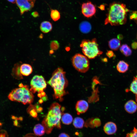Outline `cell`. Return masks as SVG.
Here are the masks:
<instances>
[{"label":"cell","mask_w":137,"mask_h":137,"mask_svg":"<svg viewBox=\"0 0 137 137\" xmlns=\"http://www.w3.org/2000/svg\"><path fill=\"white\" fill-rule=\"evenodd\" d=\"M121 43L120 40L117 39L113 38L108 42L109 48L114 50H117L121 46Z\"/></svg>","instance_id":"ac0fdd59"},{"label":"cell","mask_w":137,"mask_h":137,"mask_svg":"<svg viewBox=\"0 0 137 137\" xmlns=\"http://www.w3.org/2000/svg\"><path fill=\"white\" fill-rule=\"evenodd\" d=\"M130 19L131 20H137V12L134 11L132 12L130 16Z\"/></svg>","instance_id":"83f0119b"},{"label":"cell","mask_w":137,"mask_h":137,"mask_svg":"<svg viewBox=\"0 0 137 137\" xmlns=\"http://www.w3.org/2000/svg\"></svg>","instance_id":"f35d334b"},{"label":"cell","mask_w":137,"mask_h":137,"mask_svg":"<svg viewBox=\"0 0 137 137\" xmlns=\"http://www.w3.org/2000/svg\"><path fill=\"white\" fill-rule=\"evenodd\" d=\"M9 2L12 3H14L16 2V0H7Z\"/></svg>","instance_id":"e575fe53"},{"label":"cell","mask_w":137,"mask_h":137,"mask_svg":"<svg viewBox=\"0 0 137 137\" xmlns=\"http://www.w3.org/2000/svg\"><path fill=\"white\" fill-rule=\"evenodd\" d=\"M103 129L106 134L111 135L116 133L117 130V127L115 123L112 122H109L105 124Z\"/></svg>","instance_id":"8fae6325"},{"label":"cell","mask_w":137,"mask_h":137,"mask_svg":"<svg viewBox=\"0 0 137 137\" xmlns=\"http://www.w3.org/2000/svg\"><path fill=\"white\" fill-rule=\"evenodd\" d=\"M61 119L62 123L66 125H69L71 124L73 120L72 116L68 113H62Z\"/></svg>","instance_id":"44dd1931"},{"label":"cell","mask_w":137,"mask_h":137,"mask_svg":"<svg viewBox=\"0 0 137 137\" xmlns=\"http://www.w3.org/2000/svg\"><path fill=\"white\" fill-rule=\"evenodd\" d=\"M132 48L134 49H137V42H133L131 45Z\"/></svg>","instance_id":"4dcf8cb0"},{"label":"cell","mask_w":137,"mask_h":137,"mask_svg":"<svg viewBox=\"0 0 137 137\" xmlns=\"http://www.w3.org/2000/svg\"><path fill=\"white\" fill-rule=\"evenodd\" d=\"M84 121L83 119L79 117H77L74 118L73 121V125L75 128L81 129L84 126Z\"/></svg>","instance_id":"603a6c76"},{"label":"cell","mask_w":137,"mask_h":137,"mask_svg":"<svg viewBox=\"0 0 137 137\" xmlns=\"http://www.w3.org/2000/svg\"><path fill=\"white\" fill-rule=\"evenodd\" d=\"M121 52L126 57L131 55L132 53V51L130 48L127 44H122L120 47Z\"/></svg>","instance_id":"7402d4cb"},{"label":"cell","mask_w":137,"mask_h":137,"mask_svg":"<svg viewBox=\"0 0 137 137\" xmlns=\"http://www.w3.org/2000/svg\"><path fill=\"white\" fill-rule=\"evenodd\" d=\"M101 124L100 119L98 118L91 119L86 122L85 124V127H89L91 128H94L100 126Z\"/></svg>","instance_id":"d6986e66"},{"label":"cell","mask_w":137,"mask_h":137,"mask_svg":"<svg viewBox=\"0 0 137 137\" xmlns=\"http://www.w3.org/2000/svg\"><path fill=\"white\" fill-rule=\"evenodd\" d=\"M79 29L81 32L83 33H87L91 31V26L89 22L84 21L82 22L79 25Z\"/></svg>","instance_id":"ffe728a7"},{"label":"cell","mask_w":137,"mask_h":137,"mask_svg":"<svg viewBox=\"0 0 137 137\" xmlns=\"http://www.w3.org/2000/svg\"><path fill=\"white\" fill-rule=\"evenodd\" d=\"M80 46L83 54L89 59H94L103 53L99 49L96 39L95 38L91 40H83Z\"/></svg>","instance_id":"5b68a950"},{"label":"cell","mask_w":137,"mask_h":137,"mask_svg":"<svg viewBox=\"0 0 137 137\" xmlns=\"http://www.w3.org/2000/svg\"><path fill=\"white\" fill-rule=\"evenodd\" d=\"M103 59V61L104 62H106L107 61V58H105Z\"/></svg>","instance_id":"d590c367"},{"label":"cell","mask_w":137,"mask_h":137,"mask_svg":"<svg viewBox=\"0 0 137 137\" xmlns=\"http://www.w3.org/2000/svg\"><path fill=\"white\" fill-rule=\"evenodd\" d=\"M129 11L123 4L112 3L108 8L105 24L109 23L112 26H118L125 24L127 21V13Z\"/></svg>","instance_id":"6da1fadb"},{"label":"cell","mask_w":137,"mask_h":137,"mask_svg":"<svg viewBox=\"0 0 137 137\" xmlns=\"http://www.w3.org/2000/svg\"><path fill=\"white\" fill-rule=\"evenodd\" d=\"M129 90L136 95H137V77H133Z\"/></svg>","instance_id":"cb8c5ba5"},{"label":"cell","mask_w":137,"mask_h":137,"mask_svg":"<svg viewBox=\"0 0 137 137\" xmlns=\"http://www.w3.org/2000/svg\"><path fill=\"white\" fill-rule=\"evenodd\" d=\"M117 39L119 40H122L123 38V36L122 35L119 34L117 35Z\"/></svg>","instance_id":"836d02e7"},{"label":"cell","mask_w":137,"mask_h":137,"mask_svg":"<svg viewBox=\"0 0 137 137\" xmlns=\"http://www.w3.org/2000/svg\"><path fill=\"white\" fill-rule=\"evenodd\" d=\"M124 108L125 111L128 113H133L137 110V104L133 100H129L125 104Z\"/></svg>","instance_id":"7c38bea8"},{"label":"cell","mask_w":137,"mask_h":137,"mask_svg":"<svg viewBox=\"0 0 137 137\" xmlns=\"http://www.w3.org/2000/svg\"><path fill=\"white\" fill-rule=\"evenodd\" d=\"M53 52H54V50L51 49V50H50V54H53Z\"/></svg>","instance_id":"8d00e7d4"},{"label":"cell","mask_w":137,"mask_h":137,"mask_svg":"<svg viewBox=\"0 0 137 137\" xmlns=\"http://www.w3.org/2000/svg\"><path fill=\"white\" fill-rule=\"evenodd\" d=\"M16 2L19 8L21 15L31 9L35 2L32 0H16Z\"/></svg>","instance_id":"ba28073f"},{"label":"cell","mask_w":137,"mask_h":137,"mask_svg":"<svg viewBox=\"0 0 137 137\" xmlns=\"http://www.w3.org/2000/svg\"><path fill=\"white\" fill-rule=\"evenodd\" d=\"M71 60L73 67L78 71L85 73L89 70V61L88 58L85 55L76 54L72 57Z\"/></svg>","instance_id":"52a82bcc"},{"label":"cell","mask_w":137,"mask_h":137,"mask_svg":"<svg viewBox=\"0 0 137 137\" xmlns=\"http://www.w3.org/2000/svg\"><path fill=\"white\" fill-rule=\"evenodd\" d=\"M58 137H70L69 135L67 133H62L59 135Z\"/></svg>","instance_id":"1f68e13d"},{"label":"cell","mask_w":137,"mask_h":137,"mask_svg":"<svg viewBox=\"0 0 137 137\" xmlns=\"http://www.w3.org/2000/svg\"><path fill=\"white\" fill-rule=\"evenodd\" d=\"M129 64L127 62L123 60L120 61L116 65V68L119 73H124L128 70Z\"/></svg>","instance_id":"2e32d148"},{"label":"cell","mask_w":137,"mask_h":137,"mask_svg":"<svg viewBox=\"0 0 137 137\" xmlns=\"http://www.w3.org/2000/svg\"><path fill=\"white\" fill-rule=\"evenodd\" d=\"M32 16L34 18H37L39 16L38 12L36 11L33 12L31 13Z\"/></svg>","instance_id":"d6a6232c"},{"label":"cell","mask_w":137,"mask_h":137,"mask_svg":"<svg viewBox=\"0 0 137 137\" xmlns=\"http://www.w3.org/2000/svg\"><path fill=\"white\" fill-rule=\"evenodd\" d=\"M126 137H137V129L134 128L133 131L127 134Z\"/></svg>","instance_id":"4316f807"},{"label":"cell","mask_w":137,"mask_h":137,"mask_svg":"<svg viewBox=\"0 0 137 137\" xmlns=\"http://www.w3.org/2000/svg\"><path fill=\"white\" fill-rule=\"evenodd\" d=\"M46 81L43 77L36 75L33 77L31 81V88L30 90L33 93L38 92V96L41 97L45 95L44 90L46 88Z\"/></svg>","instance_id":"8992f818"},{"label":"cell","mask_w":137,"mask_h":137,"mask_svg":"<svg viewBox=\"0 0 137 137\" xmlns=\"http://www.w3.org/2000/svg\"><path fill=\"white\" fill-rule=\"evenodd\" d=\"M22 64L21 61L15 63L14 65L12 70L11 74L14 78L17 79L22 78V75L20 71V66Z\"/></svg>","instance_id":"4fadbf2b"},{"label":"cell","mask_w":137,"mask_h":137,"mask_svg":"<svg viewBox=\"0 0 137 137\" xmlns=\"http://www.w3.org/2000/svg\"><path fill=\"white\" fill-rule=\"evenodd\" d=\"M52 25L51 23L48 21H44L40 24V29L41 31L44 33L50 32L52 29Z\"/></svg>","instance_id":"9a60e30c"},{"label":"cell","mask_w":137,"mask_h":137,"mask_svg":"<svg viewBox=\"0 0 137 137\" xmlns=\"http://www.w3.org/2000/svg\"><path fill=\"white\" fill-rule=\"evenodd\" d=\"M89 105L87 102L83 100L78 101L75 105V109L78 115L85 113L88 110Z\"/></svg>","instance_id":"30bf717a"},{"label":"cell","mask_w":137,"mask_h":137,"mask_svg":"<svg viewBox=\"0 0 137 137\" xmlns=\"http://www.w3.org/2000/svg\"><path fill=\"white\" fill-rule=\"evenodd\" d=\"M50 15L51 18L54 21H58L60 18V13L56 9H51Z\"/></svg>","instance_id":"d4e9b609"},{"label":"cell","mask_w":137,"mask_h":137,"mask_svg":"<svg viewBox=\"0 0 137 137\" xmlns=\"http://www.w3.org/2000/svg\"><path fill=\"white\" fill-rule=\"evenodd\" d=\"M136 21H137V20Z\"/></svg>","instance_id":"ab89813d"},{"label":"cell","mask_w":137,"mask_h":137,"mask_svg":"<svg viewBox=\"0 0 137 137\" xmlns=\"http://www.w3.org/2000/svg\"><path fill=\"white\" fill-rule=\"evenodd\" d=\"M107 56L109 58H111L114 56V54L112 50H107L106 53Z\"/></svg>","instance_id":"f1b7e54d"},{"label":"cell","mask_w":137,"mask_h":137,"mask_svg":"<svg viewBox=\"0 0 137 137\" xmlns=\"http://www.w3.org/2000/svg\"><path fill=\"white\" fill-rule=\"evenodd\" d=\"M50 46L51 49L53 50H56L59 48V44L57 41L53 40L50 42Z\"/></svg>","instance_id":"484cf974"},{"label":"cell","mask_w":137,"mask_h":137,"mask_svg":"<svg viewBox=\"0 0 137 137\" xmlns=\"http://www.w3.org/2000/svg\"><path fill=\"white\" fill-rule=\"evenodd\" d=\"M0 137H8L6 132L4 130L0 131Z\"/></svg>","instance_id":"f546056e"},{"label":"cell","mask_w":137,"mask_h":137,"mask_svg":"<svg viewBox=\"0 0 137 137\" xmlns=\"http://www.w3.org/2000/svg\"><path fill=\"white\" fill-rule=\"evenodd\" d=\"M33 131L35 134L39 137L43 135L45 132L44 127L42 125L40 124H37L35 126Z\"/></svg>","instance_id":"e0dca14e"},{"label":"cell","mask_w":137,"mask_h":137,"mask_svg":"<svg viewBox=\"0 0 137 137\" xmlns=\"http://www.w3.org/2000/svg\"><path fill=\"white\" fill-rule=\"evenodd\" d=\"M19 88L13 90L9 94L8 99L12 101L21 102L24 105L30 104L33 102L34 96L27 85L22 83Z\"/></svg>","instance_id":"277c9868"},{"label":"cell","mask_w":137,"mask_h":137,"mask_svg":"<svg viewBox=\"0 0 137 137\" xmlns=\"http://www.w3.org/2000/svg\"><path fill=\"white\" fill-rule=\"evenodd\" d=\"M96 8L91 2L83 3L81 6V11L85 16L89 18L93 16L96 12Z\"/></svg>","instance_id":"9c48e42d"},{"label":"cell","mask_w":137,"mask_h":137,"mask_svg":"<svg viewBox=\"0 0 137 137\" xmlns=\"http://www.w3.org/2000/svg\"><path fill=\"white\" fill-rule=\"evenodd\" d=\"M20 69L21 74L25 76L29 75L33 71L32 67L30 64L25 63L21 64Z\"/></svg>","instance_id":"5bb4252c"},{"label":"cell","mask_w":137,"mask_h":137,"mask_svg":"<svg viewBox=\"0 0 137 137\" xmlns=\"http://www.w3.org/2000/svg\"><path fill=\"white\" fill-rule=\"evenodd\" d=\"M65 72L61 67H58L53 73L47 83L53 89L54 97L60 101H63V96L66 94L65 90L68 85V81L66 78Z\"/></svg>","instance_id":"7a4b0ae2"},{"label":"cell","mask_w":137,"mask_h":137,"mask_svg":"<svg viewBox=\"0 0 137 137\" xmlns=\"http://www.w3.org/2000/svg\"><path fill=\"white\" fill-rule=\"evenodd\" d=\"M64 110L61 108V106L58 103L55 102L52 104L42 122L46 133H50L54 127L58 129L61 128L60 120L62 112Z\"/></svg>","instance_id":"3957f363"},{"label":"cell","mask_w":137,"mask_h":137,"mask_svg":"<svg viewBox=\"0 0 137 137\" xmlns=\"http://www.w3.org/2000/svg\"><path fill=\"white\" fill-rule=\"evenodd\" d=\"M135 99L136 102H137V95H135Z\"/></svg>","instance_id":"74e56055"}]
</instances>
